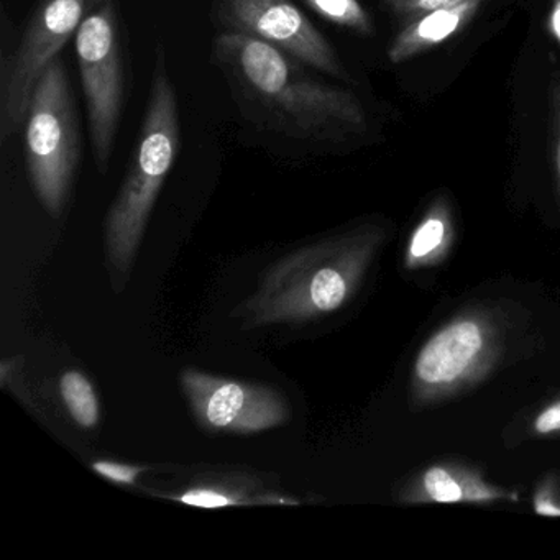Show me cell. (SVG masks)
<instances>
[{
  "label": "cell",
  "instance_id": "obj_1",
  "mask_svg": "<svg viewBox=\"0 0 560 560\" xmlns=\"http://www.w3.org/2000/svg\"><path fill=\"white\" fill-rule=\"evenodd\" d=\"M214 57L270 129L306 140L362 130L366 113L352 93L311 77L306 65L265 42L221 32Z\"/></svg>",
  "mask_w": 560,
  "mask_h": 560
},
{
  "label": "cell",
  "instance_id": "obj_2",
  "mask_svg": "<svg viewBox=\"0 0 560 560\" xmlns=\"http://www.w3.org/2000/svg\"><path fill=\"white\" fill-rule=\"evenodd\" d=\"M373 247L372 231H355L298 248L261 273L235 314L252 329L334 313L352 296Z\"/></svg>",
  "mask_w": 560,
  "mask_h": 560
},
{
  "label": "cell",
  "instance_id": "obj_3",
  "mask_svg": "<svg viewBox=\"0 0 560 560\" xmlns=\"http://www.w3.org/2000/svg\"><path fill=\"white\" fill-rule=\"evenodd\" d=\"M178 150V101L165 54L159 50L139 142L104 222V248L117 293L129 280L150 214L175 165Z\"/></svg>",
  "mask_w": 560,
  "mask_h": 560
},
{
  "label": "cell",
  "instance_id": "obj_4",
  "mask_svg": "<svg viewBox=\"0 0 560 560\" xmlns=\"http://www.w3.org/2000/svg\"><path fill=\"white\" fill-rule=\"evenodd\" d=\"M81 160V133L63 58L45 70L25 117V163L38 201L63 211Z\"/></svg>",
  "mask_w": 560,
  "mask_h": 560
},
{
  "label": "cell",
  "instance_id": "obj_5",
  "mask_svg": "<svg viewBox=\"0 0 560 560\" xmlns=\"http://www.w3.org/2000/svg\"><path fill=\"white\" fill-rule=\"evenodd\" d=\"M74 47L96 165L106 173L126 96L122 37L114 0H91Z\"/></svg>",
  "mask_w": 560,
  "mask_h": 560
},
{
  "label": "cell",
  "instance_id": "obj_6",
  "mask_svg": "<svg viewBox=\"0 0 560 560\" xmlns=\"http://www.w3.org/2000/svg\"><path fill=\"white\" fill-rule=\"evenodd\" d=\"M91 0H40L0 80V140L25 124L42 74L77 35Z\"/></svg>",
  "mask_w": 560,
  "mask_h": 560
},
{
  "label": "cell",
  "instance_id": "obj_7",
  "mask_svg": "<svg viewBox=\"0 0 560 560\" xmlns=\"http://www.w3.org/2000/svg\"><path fill=\"white\" fill-rule=\"evenodd\" d=\"M214 15L222 32L257 38L337 80L349 78L332 45L293 0H214Z\"/></svg>",
  "mask_w": 560,
  "mask_h": 560
},
{
  "label": "cell",
  "instance_id": "obj_8",
  "mask_svg": "<svg viewBox=\"0 0 560 560\" xmlns=\"http://www.w3.org/2000/svg\"><path fill=\"white\" fill-rule=\"evenodd\" d=\"M196 421L211 432L258 434L290 419L287 399L271 386L188 369L179 376Z\"/></svg>",
  "mask_w": 560,
  "mask_h": 560
},
{
  "label": "cell",
  "instance_id": "obj_9",
  "mask_svg": "<svg viewBox=\"0 0 560 560\" xmlns=\"http://www.w3.org/2000/svg\"><path fill=\"white\" fill-rule=\"evenodd\" d=\"M487 330L475 319H457L434 334L416 357L415 378L425 392H445L467 380L487 352Z\"/></svg>",
  "mask_w": 560,
  "mask_h": 560
},
{
  "label": "cell",
  "instance_id": "obj_10",
  "mask_svg": "<svg viewBox=\"0 0 560 560\" xmlns=\"http://www.w3.org/2000/svg\"><path fill=\"white\" fill-rule=\"evenodd\" d=\"M483 0H457L435 11L409 19L408 24L396 35L388 50L393 65L405 63L462 31L477 15Z\"/></svg>",
  "mask_w": 560,
  "mask_h": 560
},
{
  "label": "cell",
  "instance_id": "obj_11",
  "mask_svg": "<svg viewBox=\"0 0 560 560\" xmlns=\"http://www.w3.org/2000/svg\"><path fill=\"white\" fill-rule=\"evenodd\" d=\"M422 491L429 501L435 503H460V501H488L504 497L497 488L488 487L478 478L452 468H429L422 475Z\"/></svg>",
  "mask_w": 560,
  "mask_h": 560
},
{
  "label": "cell",
  "instance_id": "obj_12",
  "mask_svg": "<svg viewBox=\"0 0 560 560\" xmlns=\"http://www.w3.org/2000/svg\"><path fill=\"white\" fill-rule=\"evenodd\" d=\"M60 392L71 418L78 425L84 429L97 425L101 418L100 399L88 376L77 370L65 373L61 376Z\"/></svg>",
  "mask_w": 560,
  "mask_h": 560
},
{
  "label": "cell",
  "instance_id": "obj_13",
  "mask_svg": "<svg viewBox=\"0 0 560 560\" xmlns=\"http://www.w3.org/2000/svg\"><path fill=\"white\" fill-rule=\"evenodd\" d=\"M320 18L360 35L375 34L372 18L359 0H303Z\"/></svg>",
  "mask_w": 560,
  "mask_h": 560
},
{
  "label": "cell",
  "instance_id": "obj_14",
  "mask_svg": "<svg viewBox=\"0 0 560 560\" xmlns=\"http://www.w3.org/2000/svg\"><path fill=\"white\" fill-rule=\"evenodd\" d=\"M448 234V215L444 202H438L428 218L418 225L409 241V261L424 260L444 245Z\"/></svg>",
  "mask_w": 560,
  "mask_h": 560
},
{
  "label": "cell",
  "instance_id": "obj_15",
  "mask_svg": "<svg viewBox=\"0 0 560 560\" xmlns=\"http://www.w3.org/2000/svg\"><path fill=\"white\" fill-rule=\"evenodd\" d=\"M170 498L189 504V506L205 508V510L252 503V500L247 498V491L229 487V485H199V487L189 488L183 493L172 494Z\"/></svg>",
  "mask_w": 560,
  "mask_h": 560
},
{
  "label": "cell",
  "instance_id": "obj_16",
  "mask_svg": "<svg viewBox=\"0 0 560 560\" xmlns=\"http://www.w3.org/2000/svg\"><path fill=\"white\" fill-rule=\"evenodd\" d=\"M93 470L106 480L116 485H133L143 474V467L136 465L119 464V462L100 460L94 462Z\"/></svg>",
  "mask_w": 560,
  "mask_h": 560
},
{
  "label": "cell",
  "instance_id": "obj_17",
  "mask_svg": "<svg viewBox=\"0 0 560 560\" xmlns=\"http://www.w3.org/2000/svg\"><path fill=\"white\" fill-rule=\"evenodd\" d=\"M454 2L457 0H386V5L396 18L409 21V19L418 18V15L435 11L444 5L454 4Z\"/></svg>",
  "mask_w": 560,
  "mask_h": 560
},
{
  "label": "cell",
  "instance_id": "obj_18",
  "mask_svg": "<svg viewBox=\"0 0 560 560\" xmlns=\"http://www.w3.org/2000/svg\"><path fill=\"white\" fill-rule=\"evenodd\" d=\"M534 431L544 435L560 431V401L553 402L537 416Z\"/></svg>",
  "mask_w": 560,
  "mask_h": 560
},
{
  "label": "cell",
  "instance_id": "obj_19",
  "mask_svg": "<svg viewBox=\"0 0 560 560\" xmlns=\"http://www.w3.org/2000/svg\"><path fill=\"white\" fill-rule=\"evenodd\" d=\"M553 130H556V143H553V165H556L557 185L560 191V84H556L552 91Z\"/></svg>",
  "mask_w": 560,
  "mask_h": 560
},
{
  "label": "cell",
  "instance_id": "obj_20",
  "mask_svg": "<svg viewBox=\"0 0 560 560\" xmlns=\"http://www.w3.org/2000/svg\"><path fill=\"white\" fill-rule=\"evenodd\" d=\"M549 31L560 45V0H553L549 12Z\"/></svg>",
  "mask_w": 560,
  "mask_h": 560
},
{
  "label": "cell",
  "instance_id": "obj_21",
  "mask_svg": "<svg viewBox=\"0 0 560 560\" xmlns=\"http://www.w3.org/2000/svg\"><path fill=\"white\" fill-rule=\"evenodd\" d=\"M534 508H536L537 513L547 514V516H559L560 514V508L550 503L549 497H544V494H537Z\"/></svg>",
  "mask_w": 560,
  "mask_h": 560
}]
</instances>
